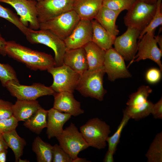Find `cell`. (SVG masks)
<instances>
[{
  "label": "cell",
  "mask_w": 162,
  "mask_h": 162,
  "mask_svg": "<svg viewBox=\"0 0 162 162\" xmlns=\"http://www.w3.org/2000/svg\"><path fill=\"white\" fill-rule=\"evenodd\" d=\"M140 32L136 29L127 27L123 34L116 37L114 48L124 60L131 61L135 56L137 51V40Z\"/></svg>",
  "instance_id": "13"
},
{
  "label": "cell",
  "mask_w": 162,
  "mask_h": 162,
  "mask_svg": "<svg viewBox=\"0 0 162 162\" xmlns=\"http://www.w3.org/2000/svg\"><path fill=\"white\" fill-rule=\"evenodd\" d=\"M161 71L160 69L156 68L149 69L146 74V80L150 84H155L158 82L161 79Z\"/></svg>",
  "instance_id": "38"
},
{
  "label": "cell",
  "mask_w": 162,
  "mask_h": 162,
  "mask_svg": "<svg viewBox=\"0 0 162 162\" xmlns=\"http://www.w3.org/2000/svg\"><path fill=\"white\" fill-rule=\"evenodd\" d=\"M145 2L150 4H156L158 0H142Z\"/></svg>",
  "instance_id": "46"
},
{
  "label": "cell",
  "mask_w": 162,
  "mask_h": 162,
  "mask_svg": "<svg viewBox=\"0 0 162 162\" xmlns=\"http://www.w3.org/2000/svg\"><path fill=\"white\" fill-rule=\"evenodd\" d=\"M5 52L6 55L32 70H46L55 66L51 55L32 50L14 41H7Z\"/></svg>",
  "instance_id": "1"
},
{
  "label": "cell",
  "mask_w": 162,
  "mask_h": 162,
  "mask_svg": "<svg viewBox=\"0 0 162 162\" xmlns=\"http://www.w3.org/2000/svg\"><path fill=\"white\" fill-rule=\"evenodd\" d=\"M69 155L57 144L53 146V162H73Z\"/></svg>",
  "instance_id": "35"
},
{
  "label": "cell",
  "mask_w": 162,
  "mask_h": 162,
  "mask_svg": "<svg viewBox=\"0 0 162 162\" xmlns=\"http://www.w3.org/2000/svg\"><path fill=\"white\" fill-rule=\"evenodd\" d=\"M26 36L30 43L42 44L53 50L55 54V66H59L63 64V57L66 50L64 40L50 31L45 29L38 30L31 29Z\"/></svg>",
  "instance_id": "5"
},
{
  "label": "cell",
  "mask_w": 162,
  "mask_h": 162,
  "mask_svg": "<svg viewBox=\"0 0 162 162\" xmlns=\"http://www.w3.org/2000/svg\"><path fill=\"white\" fill-rule=\"evenodd\" d=\"M8 148L2 133H0V152L7 150Z\"/></svg>",
  "instance_id": "41"
},
{
  "label": "cell",
  "mask_w": 162,
  "mask_h": 162,
  "mask_svg": "<svg viewBox=\"0 0 162 162\" xmlns=\"http://www.w3.org/2000/svg\"><path fill=\"white\" fill-rule=\"evenodd\" d=\"M153 103L148 100L143 106L140 107L127 106L124 110L130 118L139 120L144 118L151 114Z\"/></svg>",
  "instance_id": "29"
},
{
  "label": "cell",
  "mask_w": 162,
  "mask_h": 162,
  "mask_svg": "<svg viewBox=\"0 0 162 162\" xmlns=\"http://www.w3.org/2000/svg\"><path fill=\"white\" fill-rule=\"evenodd\" d=\"M103 66L108 78L111 81L132 77L124 59L112 47L105 51Z\"/></svg>",
  "instance_id": "12"
},
{
  "label": "cell",
  "mask_w": 162,
  "mask_h": 162,
  "mask_svg": "<svg viewBox=\"0 0 162 162\" xmlns=\"http://www.w3.org/2000/svg\"><path fill=\"white\" fill-rule=\"evenodd\" d=\"M148 162H162V132L157 134L146 154Z\"/></svg>",
  "instance_id": "27"
},
{
  "label": "cell",
  "mask_w": 162,
  "mask_h": 162,
  "mask_svg": "<svg viewBox=\"0 0 162 162\" xmlns=\"http://www.w3.org/2000/svg\"><path fill=\"white\" fill-rule=\"evenodd\" d=\"M152 91V89L148 86H140L136 92L130 95L126 103L127 106H140L143 105L148 100V98Z\"/></svg>",
  "instance_id": "28"
},
{
  "label": "cell",
  "mask_w": 162,
  "mask_h": 162,
  "mask_svg": "<svg viewBox=\"0 0 162 162\" xmlns=\"http://www.w3.org/2000/svg\"><path fill=\"white\" fill-rule=\"evenodd\" d=\"M11 102L0 99V120L8 118L13 115Z\"/></svg>",
  "instance_id": "37"
},
{
  "label": "cell",
  "mask_w": 162,
  "mask_h": 162,
  "mask_svg": "<svg viewBox=\"0 0 162 162\" xmlns=\"http://www.w3.org/2000/svg\"><path fill=\"white\" fill-rule=\"evenodd\" d=\"M155 38L156 40L157 44H158L159 46V48L160 50L162 51V37L161 35H158L157 36H155Z\"/></svg>",
  "instance_id": "44"
},
{
  "label": "cell",
  "mask_w": 162,
  "mask_h": 162,
  "mask_svg": "<svg viewBox=\"0 0 162 162\" xmlns=\"http://www.w3.org/2000/svg\"><path fill=\"white\" fill-rule=\"evenodd\" d=\"M56 137L59 145L73 160L78 157L80 152L89 147L80 132L72 122Z\"/></svg>",
  "instance_id": "8"
},
{
  "label": "cell",
  "mask_w": 162,
  "mask_h": 162,
  "mask_svg": "<svg viewBox=\"0 0 162 162\" xmlns=\"http://www.w3.org/2000/svg\"><path fill=\"white\" fill-rule=\"evenodd\" d=\"M156 9V4H150L136 0L124 17V24L141 32L149 23Z\"/></svg>",
  "instance_id": "4"
},
{
  "label": "cell",
  "mask_w": 162,
  "mask_h": 162,
  "mask_svg": "<svg viewBox=\"0 0 162 162\" xmlns=\"http://www.w3.org/2000/svg\"><path fill=\"white\" fill-rule=\"evenodd\" d=\"M71 116L52 108L48 110L46 134L50 139L56 137L63 131L64 124Z\"/></svg>",
  "instance_id": "18"
},
{
  "label": "cell",
  "mask_w": 162,
  "mask_h": 162,
  "mask_svg": "<svg viewBox=\"0 0 162 162\" xmlns=\"http://www.w3.org/2000/svg\"><path fill=\"white\" fill-rule=\"evenodd\" d=\"M63 64L80 75L87 70L88 65L84 47L66 49L63 57Z\"/></svg>",
  "instance_id": "17"
},
{
  "label": "cell",
  "mask_w": 162,
  "mask_h": 162,
  "mask_svg": "<svg viewBox=\"0 0 162 162\" xmlns=\"http://www.w3.org/2000/svg\"><path fill=\"white\" fill-rule=\"evenodd\" d=\"M154 32L146 33L140 40L138 44L137 53L130 62L127 68L134 62L148 59L156 63L162 71V51L158 46Z\"/></svg>",
  "instance_id": "11"
},
{
  "label": "cell",
  "mask_w": 162,
  "mask_h": 162,
  "mask_svg": "<svg viewBox=\"0 0 162 162\" xmlns=\"http://www.w3.org/2000/svg\"><path fill=\"white\" fill-rule=\"evenodd\" d=\"M74 0H43L37 2L40 23L55 18L73 10Z\"/></svg>",
  "instance_id": "14"
},
{
  "label": "cell",
  "mask_w": 162,
  "mask_h": 162,
  "mask_svg": "<svg viewBox=\"0 0 162 162\" xmlns=\"http://www.w3.org/2000/svg\"><path fill=\"white\" fill-rule=\"evenodd\" d=\"M80 132L89 146L98 149L106 146V139L111 133L110 126L98 118L89 120L80 128Z\"/></svg>",
  "instance_id": "3"
},
{
  "label": "cell",
  "mask_w": 162,
  "mask_h": 162,
  "mask_svg": "<svg viewBox=\"0 0 162 162\" xmlns=\"http://www.w3.org/2000/svg\"><path fill=\"white\" fill-rule=\"evenodd\" d=\"M5 87L12 96L18 100H36L40 97L53 95L55 93L50 86L39 83H34L30 86L22 85L18 80L9 81Z\"/></svg>",
  "instance_id": "9"
},
{
  "label": "cell",
  "mask_w": 162,
  "mask_h": 162,
  "mask_svg": "<svg viewBox=\"0 0 162 162\" xmlns=\"http://www.w3.org/2000/svg\"><path fill=\"white\" fill-rule=\"evenodd\" d=\"M89 162L85 158H80L78 157L76 158L73 160V162Z\"/></svg>",
  "instance_id": "45"
},
{
  "label": "cell",
  "mask_w": 162,
  "mask_h": 162,
  "mask_svg": "<svg viewBox=\"0 0 162 162\" xmlns=\"http://www.w3.org/2000/svg\"><path fill=\"white\" fill-rule=\"evenodd\" d=\"M121 13L102 6L94 18L112 37L116 38L119 33L116 24L117 17Z\"/></svg>",
  "instance_id": "20"
},
{
  "label": "cell",
  "mask_w": 162,
  "mask_h": 162,
  "mask_svg": "<svg viewBox=\"0 0 162 162\" xmlns=\"http://www.w3.org/2000/svg\"><path fill=\"white\" fill-rule=\"evenodd\" d=\"M136 0H103L102 6L115 11L128 10Z\"/></svg>",
  "instance_id": "33"
},
{
  "label": "cell",
  "mask_w": 162,
  "mask_h": 162,
  "mask_svg": "<svg viewBox=\"0 0 162 162\" xmlns=\"http://www.w3.org/2000/svg\"><path fill=\"white\" fill-rule=\"evenodd\" d=\"M162 25V0H158L155 14L148 25L140 32L138 39L140 40L146 33L154 32L156 28Z\"/></svg>",
  "instance_id": "32"
},
{
  "label": "cell",
  "mask_w": 162,
  "mask_h": 162,
  "mask_svg": "<svg viewBox=\"0 0 162 162\" xmlns=\"http://www.w3.org/2000/svg\"><path fill=\"white\" fill-rule=\"evenodd\" d=\"M18 121L13 115L11 117L0 120V133H3L16 129Z\"/></svg>",
  "instance_id": "36"
},
{
  "label": "cell",
  "mask_w": 162,
  "mask_h": 162,
  "mask_svg": "<svg viewBox=\"0 0 162 162\" xmlns=\"http://www.w3.org/2000/svg\"><path fill=\"white\" fill-rule=\"evenodd\" d=\"M32 149L35 153L38 162H52L53 146L37 136L32 143Z\"/></svg>",
  "instance_id": "26"
},
{
  "label": "cell",
  "mask_w": 162,
  "mask_h": 162,
  "mask_svg": "<svg viewBox=\"0 0 162 162\" xmlns=\"http://www.w3.org/2000/svg\"><path fill=\"white\" fill-rule=\"evenodd\" d=\"M53 77L50 87L55 92H67L73 93L80 74L64 64L52 67L47 70Z\"/></svg>",
  "instance_id": "7"
},
{
  "label": "cell",
  "mask_w": 162,
  "mask_h": 162,
  "mask_svg": "<svg viewBox=\"0 0 162 162\" xmlns=\"http://www.w3.org/2000/svg\"><path fill=\"white\" fill-rule=\"evenodd\" d=\"M92 33L91 20H80L71 34L64 40L66 49L83 47L92 41Z\"/></svg>",
  "instance_id": "15"
},
{
  "label": "cell",
  "mask_w": 162,
  "mask_h": 162,
  "mask_svg": "<svg viewBox=\"0 0 162 162\" xmlns=\"http://www.w3.org/2000/svg\"><path fill=\"white\" fill-rule=\"evenodd\" d=\"M35 0L37 2H38L41 1L43 0Z\"/></svg>",
  "instance_id": "47"
},
{
  "label": "cell",
  "mask_w": 162,
  "mask_h": 162,
  "mask_svg": "<svg viewBox=\"0 0 162 162\" xmlns=\"http://www.w3.org/2000/svg\"><path fill=\"white\" fill-rule=\"evenodd\" d=\"M123 113L122 119L117 130L112 136H108L106 139V142L108 145V150L114 154L116 153L118 145L120 142L122 132L130 119L129 116L124 111Z\"/></svg>",
  "instance_id": "30"
},
{
  "label": "cell",
  "mask_w": 162,
  "mask_h": 162,
  "mask_svg": "<svg viewBox=\"0 0 162 162\" xmlns=\"http://www.w3.org/2000/svg\"><path fill=\"white\" fill-rule=\"evenodd\" d=\"M151 114L155 119L162 118V98L155 104H153Z\"/></svg>",
  "instance_id": "39"
},
{
  "label": "cell",
  "mask_w": 162,
  "mask_h": 162,
  "mask_svg": "<svg viewBox=\"0 0 162 162\" xmlns=\"http://www.w3.org/2000/svg\"><path fill=\"white\" fill-rule=\"evenodd\" d=\"M80 20L73 9L40 23L39 29L50 31L64 40L72 33Z\"/></svg>",
  "instance_id": "6"
},
{
  "label": "cell",
  "mask_w": 162,
  "mask_h": 162,
  "mask_svg": "<svg viewBox=\"0 0 162 162\" xmlns=\"http://www.w3.org/2000/svg\"><path fill=\"white\" fill-rule=\"evenodd\" d=\"M7 150L0 152V162H5L6 160Z\"/></svg>",
  "instance_id": "43"
},
{
  "label": "cell",
  "mask_w": 162,
  "mask_h": 162,
  "mask_svg": "<svg viewBox=\"0 0 162 162\" xmlns=\"http://www.w3.org/2000/svg\"><path fill=\"white\" fill-rule=\"evenodd\" d=\"M53 95L54 108L74 116L84 113V110L81 108L80 102L75 98L73 93L55 92Z\"/></svg>",
  "instance_id": "16"
},
{
  "label": "cell",
  "mask_w": 162,
  "mask_h": 162,
  "mask_svg": "<svg viewBox=\"0 0 162 162\" xmlns=\"http://www.w3.org/2000/svg\"><path fill=\"white\" fill-rule=\"evenodd\" d=\"M2 134L8 146L14 153L15 162H18L23 154L24 147L26 144V140L18 135L16 129Z\"/></svg>",
  "instance_id": "24"
},
{
  "label": "cell",
  "mask_w": 162,
  "mask_h": 162,
  "mask_svg": "<svg viewBox=\"0 0 162 162\" xmlns=\"http://www.w3.org/2000/svg\"><path fill=\"white\" fill-rule=\"evenodd\" d=\"M7 42L0 33V54L4 56L6 55L5 47Z\"/></svg>",
  "instance_id": "40"
},
{
  "label": "cell",
  "mask_w": 162,
  "mask_h": 162,
  "mask_svg": "<svg viewBox=\"0 0 162 162\" xmlns=\"http://www.w3.org/2000/svg\"><path fill=\"white\" fill-rule=\"evenodd\" d=\"M112 152L108 150L105 154L103 160L104 162H114L113 155Z\"/></svg>",
  "instance_id": "42"
},
{
  "label": "cell",
  "mask_w": 162,
  "mask_h": 162,
  "mask_svg": "<svg viewBox=\"0 0 162 162\" xmlns=\"http://www.w3.org/2000/svg\"><path fill=\"white\" fill-rule=\"evenodd\" d=\"M90 70L97 69L103 66L105 51L92 41L83 47Z\"/></svg>",
  "instance_id": "23"
},
{
  "label": "cell",
  "mask_w": 162,
  "mask_h": 162,
  "mask_svg": "<svg viewBox=\"0 0 162 162\" xmlns=\"http://www.w3.org/2000/svg\"><path fill=\"white\" fill-rule=\"evenodd\" d=\"M92 27V40L105 51L112 47L116 38L111 36L95 19L91 20Z\"/></svg>",
  "instance_id": "22"
},
{
  "label": "cell",
  "mask_w": 162,
  "mask_h": 162,
  "mask_svg": "<svg viewBox=\"0 0 162 162\" xmlns=\"http://www.w3.org/2000/svg\"><path fill=\"white\" fill-rule=\"evenodd\" d=\"M18 80L16 72L9 64L0 63V81L5 87L6 83L11 80Z\"/></svg>",
  "instance_id": "34"
},
{
  "label": "cell",
  "mask_w": 162,
  "mask_h": 162,
  "mask_svg": "<svg viewBox=\"0 0 162 162\" xmlns=\"http://www.w3.org/2000/svg\"><path fill=\"white\" fill-rule=\"evenodd\" d=\"M105 74L104 66L95 70L88 69L80 75L76 90L84 97L103 100L107 92L103 86Z\"/></svg>",
  "instance_id": "2"
},
{
  "label": "cell",
  "mask_w": 162,
  "mask_h": 162,
  "mask_svg": "<svg viewBox=\"0 0 162 162\" xmlns=\"http://www.w3.org/2000/svg\"><path fill=\"white\" fill-rule=\"evenodd\" d=\"M103 0H74L73 9L81 20L94 19L102 6Z\"/></svg>",
  "instance_id": "19"
},
{
  "label": "cell",
  "mask_w": 162,
  "mask_h": 162,
  "mask_svg": "<svg viewBox=\"0 0 162 162\" xmlns=\"http://www.w3.org/2000/svg\"><path fill=\"white\" fill-rule=\"evenodd\" d=\"M0 17L4 18L15 25L25 36L31 28L24 26L21 22L16 15L9 9L0 4Z\"/></svg>",
  "instance_id": "31"
},
{
  "label": "cell",
  "mask_w": 162,
  "mask_h": 162,
  "mask_svg": "<svg viewBox=\"0 0 162 162\" xmlns=\"http://www.w3.org/2000/svg\"><path fill=\"white\" fill-rule=\"evenodd\" d=\"M0 2L9 4L16 10L22 23L25 26L34 30L40 28L37 8V2L31 0H0Z\"/></svg>",
  "instance_id": "10"
},
{
  "label": "cell",
  "mask_w": 162,
  "mask_h": 162,
  "mask_svg": "<svg viewBox=\"0 0 162 162\" xmlns=\"http://www.w3.org/2000/svg\"><path fill=\"white\" fill-rule=\"evenodd\" d=\"M48 110L40 107L29 118L24 122L23 125L33 132L40 134L47 126Z\"/></svg>",
  "instance_id": "25"
},
{
  "label": "cell",
  "mask_w": 162,
  "mask_h": 162,
  "mask_svg": "<svg viewBox=\"0 0 162 162\" xmlns=\"http://www.w3.org/2000/svg\"><path fill=\"white\" fill-rule=\"evenodd\" d=\"M40 107L36 100L17 99L13 105V115L18 122H25L31 117Z\"/></svg>",
  "instance_id": "21"
}]
</instances>
